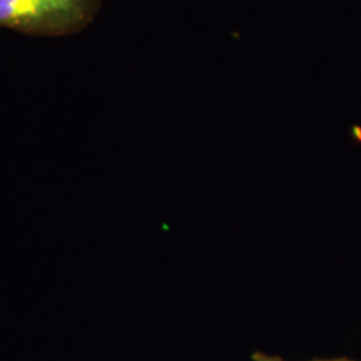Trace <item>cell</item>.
<instances>
[{
    "label": "cell",
    "instance_id": "obj_1",
    "mask_svg": "<svg viewBox=\"0 0 361 361\" xmlns=\"http://www.w3.org/2000/svg\"><path fill=\"white\" fill-rule=\"evenodd\" d=\"M104 0H0V28L38 37L62 38L85 31Z\"/></svg>",
    "mask_w": 361,
    "mask_h": 361
},
{
    "label": "cell",
    "instance_id": "obj_2",
    "mask_svg": "<svg viewBox=\"0 0 361 361\" xmlns=\"http://www.w3.org/2000/svg\"><path fill=\"white\" fill-rule=\"evenodd\" d=\"M252 360L253 361H286L279 356H269V355H265L262 352H255L252 355ZM310 361H357L352 360L349 357H335V359H312Z\"/></svg>",
    "mask_w": 361,
    "mask_h": 361
}]
</instances>
